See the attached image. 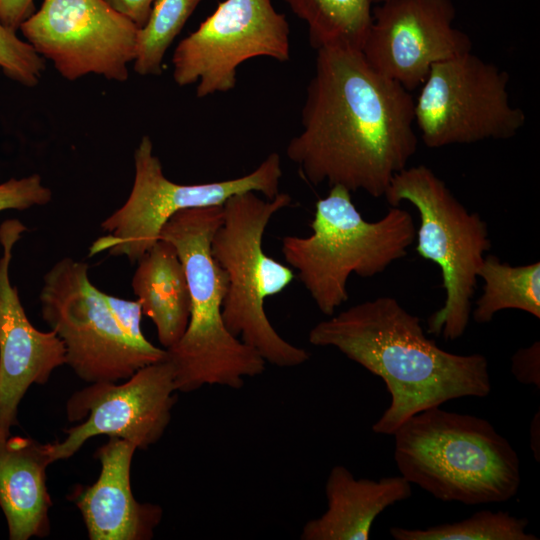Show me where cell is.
I'll list each match as a JSON object with an SVG mask.
<instances>
[{
    "instance_id": "1",
    "label": "cell",
    "mask_w": 540,
    "mask_h": 540,
    "mask_svg": "<svg viewBox=\"0 0 540 540\" xmlns=\"http://www.w3.org/2000/svg\"><path fill=\"white\" fill-rule=\"evenodd\" d=\"M288 158L312 185H339L384 197L393 177L417 151L414 98L374 70L361 50H316Z\"/></svg>"
},
{
    "instance_id": "2",
    "label": "cell",
    "mask_w": 540,
    "mask_h": 540,
    "mask_svg": "<svg viewBox=\"0 0 540 540\" xmlns=\"http://www.w3.org/2000/svg\"><path fill=\"white\" fill-rule=\"evenodd\" d=\"M310 344L333 347L380 377L391 401L373 424L392 435L411 416L462 398L491 391L487 358L448 352L427 337L418 316L395 298L380 296L353 305L317 323Z\"/></svg>"
},
{
    "instance_id": "3",
    "label": "cell",
    "mask_w": 540,
    "mask_h": 540,
    "mask_svg": "<svg viewBox=\"0 0 540 540\" xmlns=\"http://www.w3.org/2000/svg\"><path fill=\"white\" fill-rule=\"evenodd\" d=\"M392 435L400 475L441 501L499 503L518 492L519 457L484 418L436 406L411 416Z\"/></svg>"
},
{
    "instance_id": "4",
    "label": "cell",
    "mask_w": 540,
    "mask_h": 540,
    "mask_svg": "<svg viewBox=\"0 0 540 540\" xmlns=\"http://www.w3.org/2000/svg\"><path fill=\"white\" fill-rule=\"evenodd\" d=\"M222 214L223 205L180 211L165 223L159 236L176 248L191 298L187 328L166 349L178 392L206 385L239 389L245 378L258 376L266 368L265 360L234 336L222 317L227 277L211 254V240Z\"/></svg>"
},
{
    "instance_id": "5",
    "label": "cell",
    "mask_w": 540,
    "mask_h": 540,
    "mask_svg": "<svg viewBox=\"0 0 540 540\" xmlns=\"http://www.w3.org/2000/svg\"><path fill=\"white\" fill-rule=\"evenodd\" d=\"M345 187H330L315 204L306 237L284 236L282 254L297 271L319 311L332 316L348 300L350 275L371 278L406 256L415 242L411 214L390 206L377 221H367Z\"/></svg>"
},
{
    "instance_id": "6",
    "label": "cell",
    "mask_w": 540,
    "mask_h": 540,
    "mask_svg": "<svg viewBox=\"0 0 540 540\" xmlns=\"http://www.w3.org/2000/svg\"><path fill=\"white\" fill-rule=\"evenodd\" d=\"M292 197L279 192L262 199L256 192L230 197L211 240V254L227 277L222 317L227 329L253 348L266 363L299 366L309 353L285 340L269 321L265 299L285 290L295 279L292 269L267 255L263 236L271 218L290 206Z\"/></svg>"
},
{
    "instance_id": "7",
    "label": "cell",
    "mask_w": 540,
    "mask_h": 540,
    "mask_svg": "<svg viewBox=\"0 0 540 540\" xmlns=\"http://www.w3.org/2000/svg\"><path fill=\"white\" fill-rule=\"evenodd\" d=\"M390 206L406 201L419 213L416 252L438 265L445 300L428 319V334L456 340L471 318L472 297L485 253L491 248L487 223L470 212L426 165L397 173L384 195Z\"/></svg>"
},
{
    "instance_id": "8",
    "label": "cell",
    "mask_w": 540,
    "mask_h": 540,
    "mask_svg": "<svg viewBox=\"0 0 540 540\" xmlns=\"http://www.w3.org/2000/svg\"><path fill=\"white\" fill-rule=\"evenodd\" d=\"M39 301L44 322L64 345L65 364L89 384L125 380L167 357L166 349L138 345L122 331L84 261L58 260L43 276Z\"/></svg>"
},
{
    "instance_id": "9",
    "label": "cell",
    "mask_w": 540,
    "mask_h": 540,
    "mask_svg": "<svg viewBox=\"0 0 540 540\" xmlns=\"http://www.w3.org/2000/svg\"><path fill=\"white\" fill-rule=\"evenodd\" d=\"M281 164L280 155L274 152L241 177L178 184L164 175L152 140L145 135L134 152L135 175L130 194L121 207L102 221L101 229L107 234L92 243L89 256L107 252L136 263L159 240L165 223L180 211L223 205L233 195L250 191L272 199L280 192Z\"/></svg>"
},
{
    "instance_id": "10",
    "label": "cell",
    "mask_w": 540,
    "mask_h": 540,
    "mask_svg": "<svg viewBox=\"0 0 540 540\" xmlns=\"http://www.w3.org/2000/svg\"><path fill=\"white\" fill-rule=\"evenodd\" d=\"M509 75L472 51L432 66L414 98V121L429 148L507 140L525 125L511 104Z\"/></svg>"
},
{
    "instance_id": "11",
    "label": "cell",
    "mask_w": 540,
    "mask_h": 540,
    "mask_svg": "<svg viewBox=\"0 0 540 540\" xmlns=\"http://www.w3.org/2000/svg\"><path fill=\"white\" fill-rule=\"evenodd\" d=\"M255 57L290 59L287 18L271 0H224L177 45L172 75L181 87L197 83L204 98L232 90L237 68Z\"/></svg>"
},
{
    "instance_id": "12",
    "label": "cell",
    "mask_w": 540,
    "mask_h": 540,
    "mask_svg": "<svg viewBox=\"0 0 540 540\" xmlns=\"http://www.w3.org/2000/svg\"><path fill=\"white\" fill-rule=\"evenodd\" d=\"M19 28L68 80L93 73L123 82L135 59L139 28L105 0H43Z\"/></svg>"
},
{
    "instance_id": "13",
    "label": "cell",
    "mask_w": 540,
    "mask_h": 540,
    "mask_svg": "<svg viewBox=\"0 0 540 540\" xmlns=\"http://www.w3.org/2000/svg\"><path fill=\"white\" fill-rule=\"evenodd\" d=\"M174 369L167 357L137 370L123 383H90L66 403L70 422L61 442L50 443L54 462L73 456L92 437L106 435L146 449L164 435L177 400Z\"/></svg>"
},
{
    "instance_id": "14",
    "label": "cell",
    "mask_w": 540,
    "mask_h": 540,
    "mask_svg": "<svg viewBox=\"0 0 540 540\" xmlns=\"http://www.w3.org/2000/svg\"><path fill=\"white\" fill-rule=\"evenodd\" d=\"M452 0H387L375 4L361 52L380 74L408 91L420 87L433 65L472 51L454 25Z\"/></svg>"
},
{
    "instance_id": "15",
    "label": "cell",
    "mask_w": 540,
    "mask_h": 540,
    "mask_svg": "<svg viewBox=\"0 0 540 540\" xmlns=\"http://www.w3.org/2000/svg\"><path fill=\"white\" fill-rule=\"evenodd\" d=\"M27 227L18 219L0 225V435L18 424L21 400L33 385H44L66 363L65 348L53 330L40 331L28 319L9 268L15 244Z\"/></svg>"
},
{
    "instance_id": "16",
    "label": "cell",
    "mask_w": 540,
    "mask_h": 540,
    "mask_svg": "<svg viewBox=\"0 0 540 540\" xmlns=\"http://www.w3.org/2000/svg\"><path fill=\"white\" fill-rule=\"evenodd\" d=\"M136 446L111 437L95 457L101 470L90 486H78L70 499L79 509L91 540H150L163 517L161 506L136 500L131 464Z\"/></svg>"
},
{
    "instance_id": "17",
    "label": "cell",
    "mask_w": 540,
    "mask_h": 540,
    "mask_svg": "<svg viewBox=\"0 0 540 540\" xmlns=\"http://www.w3.org/2000/svg\"><path fill=\"white\" fill-rule=\"evenodd\" d=\"M53 462L50 443L0 435V508L10 540L49 535L52 500L46 469Z\"/></svg>"
},
{
    "instance_id": "18",
    "label": "cell",
    "mask_w": 540,
    "mask_h": 540,
    "mask_svg": "<svg viewBox=\"0 0 540 540\" xmlns=\"http://www.w3.org/2000/svg\"><path fill=\"white\" fill-rule=\"evenodd\" d=\"M412 495L403 476L357 479L335 465L326 480L327 509L302 527L301 540H367L373 522L386 508Z\"/></svg>"
},
{
    "instance_id": "19",
    "label": "cell",
    "mask_w": 540,
    "mask_h": 540,
    "mask_svg": "<svg viewBox=\"0 0 540 540\" xmlns=\"http://www.w3.org/2000/svg\"><path fill=\"white\" fill-rule=\"evenodd\" d=\"M132 290L143 315L155 325L164 349L183 336L190 317L191 298L184 265L176 248L159 239L136 262Z\"/></svg>"
},
{
    "instance_id": "20",
    "label": "cell",
    "mask_w": 540,
    "mask_h": 540,
    "mask_svg": "<svg viewBox=\"0 0 540 540\" xmlns=\"http://www.w3.org/2000/svg\"><path fill=\"white\" fill-rule=\"evenodd\" d=\"M308 28L316 50L350 48L361 50L368 34L373 0H284Z\"/></svg>"
},
{
    "instance_id": "21",
    "label": "cell",
    "mask_w": 540,
    "mask_h": 540,
    "mask_svg": "<svg viewBox=\"0 0 540 540\" xmlns=\"http://www.w3.org/2000/svg\"><path fill=\"white\" fill-rule=\"evenodd\" d=\"M478 278L484 284L482 295L471 311L475 322L488 323L496 313L506 309L521 310L540 318L539 261L512 266L494 255H486Z\"/></svg>"
},
{
    "instance_id": "22",
    "label": "cell",
    "mask_w": 540,
    "mask_h": 540,
    "mask_svg": "<svg viewBox=\"0 0 540 540\" xmlns=\"http://www.w3.org/2000/svg\"><path fill=\"white\" fill-rule=\"evenodd\" d=\"M529 521L505 511H478L467 519L424 529L391 527L396 540H537L526 532Z\"/></svg>"
},
{
    "instance_id": "23",
    "label": "cell",
    "mask_w": 540,
    "mask_h": 540,
    "mask_svg": "<svg viewBox=\"0 0 540 540\" xmlns=\"http://www.w3.org/2000/svg\"><path fill=\"white\" fill-rule=\"evenodd\" d=\"M201 0H154L146 23L138 29L134 70L160 75L164 56Z\"/></svg>"
},
{
    "instance_id": "24",
    "label": "cell",
    "mask_w": 540,
    "mask_h": 540,
    "mask_svg": "<svg viewBox=\"0 0 540 540\" xmlns=\"http://www.w3.org/2000/svg\"><path fill=\"white\" fill-rule=\"evenodd\" d=\"M0 68L6 76L28 87L37 85L45 70L44 58L1 22Z\"/></svg>"
},
{
    "instance_id": "25",
    "label": "cell",
    "mask_w": 540,
    "mask_h": 540,
    "mask_svg": "<svg viewBox=\"0 0 540 540\" xmlns=\"http://www.w3.org/2000/svg\"><path fill=\"white\" fill-rule=\"evenodd\" d=\"M51 200L52 191L42 183L38 174L19 179L11 178L0 184V212L44 206Z\"/></svg>"
},
{
    "instance_id": "26",
    "label": "cell",
    "mask_w": 540,
    "mask_h": 540,
    "mask_svg": "<svg viewBox=\"0 0 540 540\" xmlns=\"http://www.w3.org/2000/svg\"><path fill=\"white\" fill-rule=\"evenodd\" d=\"M105 301L122 331L136 344L150 346L141 326L142 309L138 300H128L104 293Z\"/></svg>"
},
{
    "instance_id": "27",
    "label": "cell",
    "mask_w": 540,
    "mask_h": 540,
    "mask_svg": "<svg viewBox=\"0 0 540 540\" xmlns=\"http://www.w3.org/2000/svg\"><path fill=\"white\" fill-rule=\"evenodd\" d=\"M511 372L522 384L540 388V343L518 349L511 358Z\"/></svg>"
},
{
    "instance_id": "28",
    "label": "cell",
    "mask_w": 540,
    "mask_h": 540,
    "mask_svg": "<svg viewBox=\"0 0 540 540\" xmlns=\"http://www.w3.org/2000/svg\"><path fill=\"white\" fill-rule=\"evenodd\" d=\"M33 11V0H0V22L16 31Z\"/></svg>"
},
{
    "instance_id": "29",
    "label": "cell",
    "mask_w": 540,
    "mask_h": 540,
    "mask_svg": "<svg viewBox=\"0 0 540 540\" xmlns=\"http://www.w3.org/2000/svg\"><path fill=\"white\" fill-rule=\"evenodd\" d=\"M113 9L131 20L138 28L147 21L154 0H105Z\"/></svg>"
},
{
    "instance_id": "30",
    "label": "cell",
    "mask_w": 540,
    "mask_h": 540,
    "mask_svg": "<svg viewBox=\"0 0 540 540\" xmlns=\"http://www.w3.org/2000/svg\"><path fill=\"white\" fill-rule=\"evenodd\" d=\"M540 413L539 410L535 413L530 425V446L534 458L537 462L540 461Z\"/></svg>"
},
{
    "instance_id": "31",
    "label": "cell",
    "mask_w": 540,
    "mask_h": 540,
    "mask_svg": "<svg viewBox=\"0 0 540 540\" xmlns=\"http://www.w3.org/2000/svg\"><path fill=\"white\" fill-rule=\"evenodd\" d=\"M384 1H387V0H373V3L375 5V4H378V3H382Z\"/></svg>"
}]
</instances>
